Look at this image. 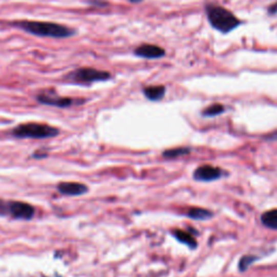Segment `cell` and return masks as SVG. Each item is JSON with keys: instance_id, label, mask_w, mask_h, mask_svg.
I'll list each match as a JSON object with an SVG mask.
<instances>
[{"instance_id": "1", "label": "cell", "mask_w": 277, "mask_h": 277, "mask_svg": "<svg viewBox=\"0 0 277 277\" xmlns=\"http://www.w3.org/2000/svg\"><path fill=\"white\" fill-rule=\"evenodd\" d=\"M205 13L210 26L223 35L230 34L243 24L231 10L212 3L205 5Z\"/></svg>"}, {"instance_id": "2", "label": "cell", "mask_w": 277, "mask_h": 277, "mask_svg": "<svg viewBox=\"0 0 277 277\" xmlns=\"http://www.w3.org/2000/svg\"><path fill=\"white\" fill-rule=\"evenodd\" d=\"M16 26L23 31L36 36L51 37V38H68L74 35L72 28L51 22H38V21H22L17 22Z\"/></svg>"}, {"instance_id": "3", "label": "cell", "mask_w": 277, "mask_h": 277, "mask_svg": "<svg viewBox=\"0 0 277 277\" xmlns=\"http://www.w3.org/2000/svg\"><path fill=\"white\" fill-rule=\"evenodd\" d=\"M60 133L59 129L48 123L26 122L12 130V136L18 139H49Z\"/></svg>"}, {"instance_id": "4", "label": "cell", "mask_w": 277, "mask_h": 277, "mask_svg": "<svg viewBox=\"0 0 277 277\" xmlns=\"http://www.w3.org/2000/svg\"><path fill=\"white\" fill-rule=\"evenodd\" d=\"M35 216V208L28 203L18 200L0 199V217H11L15 220L30 221Z\"/></svg>"}, {"instance_id": "5", "label": "cell", "mask_w": 277, "mask_h": 277, "mask_svg": "<svg viewBox=\"0 0 277 277\" xmlns=\"http://www.w3.org/2000/svg\"><path fill=\"white\" fill-rule=\"evenodd\" d=\"M112 78L111 73L92 68H80L68 76V80L79 84H91L93 82L108 81Z\"/></svg>"}, {"instance_id": "6", "label": "cell", "mask_w": 277, "mask_h": 277, "mask_svg": "<svg viewBox=\"0 0 277 277\" xmlns=\"http://www.w3.org/2000/svg\"><path fill=\"white\" fill-rule=\"evenodd\" d=\"M37 101L45 105H50V106L61 108V109L70 108V106H73V105H79L83 103V100L60 97V95L55 93H41L37 97Z\"/></svg>"}, {"instance_id": "7", "label": "cell", "mask_w": 277, "mask_h": 277, "mask_svg": "<svg viewBox=\"0 0 277 277\" xmlns=\"http://www.w3.org/2000/svg\"><path fill=\"white\" fill-rule=\"evenodd\" d=\"M133 54L141 59L157 60L164 58L166 55V50L164 48L153 44H142L133 50Z\"/></svg>"}, {"instance_id": "8", "label": "cell", "mask_w": 277, "mask_h": 277, "mask_svg": "<svg viewBox=\"0 0 277 277\" xmlns=\"http://www.w3.org/2000/svg\"><path fill=\"white\" fill-rule=\"evenodd\" d=\"M223 171L221 168L214 167L210 165H204L198 167L193 174V178L196 181H203V182H210L222 178Z\"/></svg>"}, {"instance_id": "9", "label": "cell", "mask_w": 277, "mask_h": 277, "mask_svg": "<svg viewBox=\"0 0 277 277\" xmlns=\"http://www.w3.org/2000/svg\"><path fill=\"white\" fill-rule=\"evenodd\" d=\"M56 188L64 196H81L89 190L87 185L79 182H61Z\"/></svg>"}, {"instance_id": "10", "label": "cell", "mask_w": 277, "mask_h": 277, "mask_svg": "<svg viewBox=\"0 0 277 277\" xmlns=\"http://www.w3.org/2000/svg\"><path fill=\"white\" fill-rule=\"evenodd\" d=\"M166 87L162 84H156V86H147V87L143 88V94L145 95V98L150 101H160L164 99L166 94Z\"/></svg>"}, {"instance_id": "11", "label": "cell", "mask_w": 277, "mask_h": 277, "mask_svg": "<svg viewBox=\"0 0 277 277\" xmlns=\"http://www.w3.org/2000/svg\"><path fill=\"white\" fill-rule=\"evenodd\" d=\"M173 235L175 236V238L177 241H179L180 243H182V244L188 246L190 249H195V248L197 247L196 240L188 232H185V231H182V230H175L173 232Z\"/></svg>"}, {"instance_id": "12", "label": "cell", "mask_w": 277, "mask_h": 277, "mask_svg": "<svg viewBox=\"0 0 277 277\" xmlns=\"http://www.w3.org/2000/svg\"><path fill=\"white\" fill-rule=\"evenodd\" d=\"M262 224L271 230L277 231V209L267 210L261 216Z\"/></svg>"}, {"instance_id": "13", "label": "cell", "mask_w": 277, "mask_h": 277, "mask_svg": "<svg viewBox=\"0 0 277 277\" xmlns=\"http://www.w3.org/2000/svg\"><path fill=\"white\" fill-rule=\"evenodd\" d=\"M186 215L188 218L194 219V220H199V221H205V220H208L212 217L211 211H209V210L204 209V208H197V207L188 209Z\"/></svg>"}, {"instance_id": "14", "label": "cell", "mask_w": 277, "mask_h": 277, "mask_svg": "<svg viewBox=\"0 0 277 277\" xmlns=\"http://www.w3.org/2000/svg\"><path fill=\"white\" fill-rule=\"evenodd\" d=\"M224 112H225V106L223 104L215 103V104H211V105H209V106H207L202 112V115L204 117H216L218 115H221V114H223Z\"/></svg>"}, {"instance_id": "15", "label": "cell", "mask_w": 277, "mask_h": 277, "mask_svg": "<svg viewBox=\"0 0 277 277\" xmlns=\"http://www.w3.org/2000/svg\"><path fill=\"white\" fill-rule=\"evenodd\" d=\"M189 152H190L189 147H176V148L166 150L164 152V154H162V156L168 159H175L177 157H181V156L189 154Z\"/></svg>"}, {"instance_id": "16", "label": "cell", "mask_w": 277, "mask_h": 277, "mask_svg": "<svg viewBox=\"0 0 277 277\" xmlns=\"http://www.w3.org/2000/svg\"><path fill=\"white\" fill-rule=\"evenodd\" d=\"M258 260V258L254 255H244L242 257V259L240 260V263H238V267H240L241 272H245L248 269H249L250 265Z\"/></svg>"}, {"instance_id": "17", "label": "cell", "mask_w": 277, "mask_h": 277, "mask_svg": "<svg viewBox=\"0 0 277 277\" xmlns=\"http://www.w3.org/2000/svg\"><path fill=\"white\" fill-rule=\"evenodd\" d=\"M267 14L269 15H276L277 14V3L271 5L267 8Z\"/></svg>"}, {"instance_id": "18", "label": "cell", "mask_w": 277, "mask_h": 277, "mask_svg": "<svg viewBox=\"0 0 277 277\" xmlns=\"http://www.w3.org/2000/svg\"><path fill=\"white\" fill-rule=\"evenodd\" d=\"M131 4H141L143 0H129Z\"/></svg>"}]
</instances>
